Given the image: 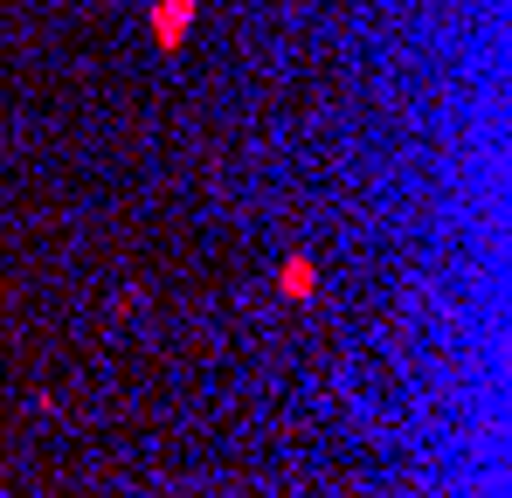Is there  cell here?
Masks as SVG:
<instances>
[{"mask_svg":"<svg viewBox=\"0 0 512 498\" xmlns=\"http://www.w3.org/2000/svg\"><path fill=\"white\" fill-rule=\"evenodd\" d=\"M284 291H291V298H305V291H312V263H305V256H291V263H284Z\"/></svg>","mask_w":512,"mask_h":498,"instance_id":"cell-2","label":"cell"},{"mask_svg":"<svg viewBox=\"0 0 512 498\" xmlns=\"http://www.w3.org/2000/svg\"><path fill=\"white\" fill-rule=\"evenodd\" d=\"M187 14H194V0H160V7H153V42H160L167 56L187 42Z\"/></svg>","mask_w":512,"mask_h":498,"instance_id":"cell-1","label":"cell"}]
</instances>
